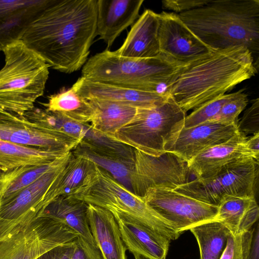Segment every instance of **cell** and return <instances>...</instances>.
<instances>
[{
	"mask_svg": "<svg viewBox=\"0 0 259 259\" xmlns=\"http://www.w3.org/2000/svg\"><path fill=\"white\" fill-rule=\"evenodd\" d=\"M195 237L200 250V259H220L231 232L223 223L212 220L190 229Z\"/></svg>",
	"mask_w": 259,
	"mask_h": 259,
	"instance_id": "cell-29",
	"label": "cell"
},
{
	"mask_svg": "<svg viewBox=\"0 0 259 259\" xmlns=\"http://www.w3.org/2000/svg\"><path fill=\"white\" fill-rule=\"evenodd\" d=\"M72 152L74 155L85 158L104 169L132 191V178L135 160L97 152L79 144Z\"/></svg>",
	"mask_w": 259,
	"mask_h": 259,
	"instance_id": "cell-30",
	"label": "cell"
},
{
	"mask_svg": "<svg viewBox=\"0 0 259 259\" xmlns=\"http://www.w3.org/2000/svg\"><path fill=\"white\" fill-rule=\"evenodd\" d=\"M114 218L124 244L135 259L166 258L169 239L132 220Z\"/></svg>",
	"mask_w": 259,
	"mask_h": 259,
	"instance_id": "cell-20",
	"label": "cell"
},
{
	"mask_svg": "<svg viewBox=\"0 0 259 259\" xmlns=\"http://www.w3.org/2000/svg\"><path fill=\"white\" fill-rule=\"evenodd\" d=\"M218 207L214 220L223 223L233 235L249 230L258 220L259 207L254 197L226 196Z\"/></svg>",
	"mask_w": 259,
	"mask_h": 259,
	"instance_id": "cell-25",
	"label": "cell"
},
{
	"mask_svg": "<svg viewBox=\"0 0 259 259\" xmlns=\"http://www.w3.org/2000/svg\"><path fill=\"white\" fill-rule=\"evenodd\" d=\"M75 240L57 246L35 259H70L76 247Z\"/></svg>",
	"mask_w": 259,
	"mask_h": 259,
	"instance_id": "cell-38",
	"label": "cell"
},
{
	"mask_svg": "<svg viewBox=\"0 0 259 259\" xmlns=\"http://www.w3.org/2000/svg\"><path fill=\"white\" fill-rule=\"evenodd\" d=\"M246 138L238 131L226 142L202 151L187 162L190 173L196 178L209 177L227 164L248 157L244 148Z\"/></svg>",
	"mask_w": 259,
	"mask_h": 259,
	"instance_id": "cell-23",
	"label": "cell"
},
{
	"mask_svg": "<svg viewBox=\"0 0 259 259\" xmlns=\"http://www.w3.org/2000/svg\"><path fill=\"white\" fill-rule=\"evenodd\" d=\"M243 91H238L233 98L225 103L211 121L237 125L238 116L248 103L247 95L243 93Z\"/></svg>",
	"mask_w": 259,
	"mask_h": 259,
	"instance_id": "cell-34",
	"label": "cell"
},
{
	"mask_svg": "<svg viewBox=\"0 0 259 259\" xmlns=\"http://www.w3.org/2000/svg\"><path fill=\"white\" fill-rule=\"evenodd\" d=\"M158 14L146 9L133 24L120 48V56L135 59L154 57L160 53L158 38Z\"/></svg>",
	"mask_w": 259,
	"mask_h": 259,
	"instance_id": "cell-21",
	"label": "cell"
},
{
	"mask_svg": "<svg viewBox=\"0 0 259 259\" xmlns=\"http://www.w3.org/2000/svg\"><path fill=\"white\" fill-rule=\"evenodd\" d=\"M190 174L188 163L174 153L153 156L135 150L132 191L143 197L149 188L174 190L189 182Z\"/></svg>",
	"mask_w": 259,
	"mask_h": 259,
	"instance_id": "cell-12",
	"label": "cell"
},
{
	"mask_svg": "<svg viewBox=\"0 0 259 259\" xmlns=\"http://www.w3.org/2000/svg\"><path fill=\"white\" fill-rule=\"evenodd\" d=\"M143 198L180 235L198 225L214 220L218 213V206L174 190L149 188Z\"/></svg>",
	"mask_w": 259,
	"mask_h": 259,
	"instance_id": "cell-11",
	"label": "cell"
},
{
	"mask_svg": "<svg viewBox=\"0 0 259 259\" xmlns=\"http://www.w3.org/2000/svg\"><path fill=\"white\" fill-rule=\"evenodd\" d=\"M93 164L90 160L72 153L52 188L54 200L61 196L72 194L81 184Z\"/></svg>",
	"mask_w": 259,
	"mask_h": 259,
	"instance_id": "cell-32",
	"label": "cell"
},
{
	"mask_svg": "<svg viewBox=\"0 0 259 259\" xmlns=\"http://www.w3.org/2000/svg\"><path fill=\"white\" fill-rule=\"evenodd\" d=\"M69 196L107 209L114 217L140 223L170 241L180 236L142 197L124 187L95 163L80 186Z\"/></svg>",
	"mask_w": 259,
	"mask_h": 259,
	"instance_id": "cell-5",
	"label": "cell"
},
{
	"mask_svg": "<svg viewBox=\"0 0 259 259\" xmlns=\"http://www.w3.org/2000/svg\"><path fill=\"white\" fill-rule=\"evenodd\" d=\"M71 151L49 150L19 145L0 140V166L12 168L49 163Z\"/></svg>",
	"mask_w": 259,
	"mask_h": 259,
	"instance_id": "cell-28",
	"label": "cell"
},
{
	"mask_svg": "<svg viewBox=\"0 0 259 259\" xmlns=\"http://www.w3.org/2000/svg\"><path fill=\"white\" fill-rule=\"evenodd\" d=\"M97 0H54L21 40L54 69L71 73L88 60L97 36Z\"/></svg>",
	"mask_w": 259,
	"mask_h": 259,
	"instance_id": "cell-1",
	"label": "cell"
},
{
	"mask_svg": "<svg viewBox=\"0 0 259 259\" xmlns=\"http://www.w3.org/2000/svg\"><path fill=\"white\" fill-rule=\"evenodd\" d=\"M242 259H259V226L258 221L241 236Z\"/></svg>",
	"mask_w": 259,
	"mask_h": 259,
	"instance_id": "cell-35",
	"label": "cell"
},
{
	"mask_svg": "<svg viewBox=\"0 0 259 259\" xmlns=\"http://www.w3.org/2000/svg\"><path fill=\"white\" fill-rule=\"evenodd\" d=\"M178 14L212 50L242 46L252 55L258 53V0H209Z\"/></svg>",
	"mask_w": 259,
	"mask_h": 259,
	"instance_id": "cell-3",
	"label": "cell"
},
{
	"mask_svg": "<svg viewBox=\"0 0 259 259\" xmlns=\"http://www.w3.org/2000/svg\"><path fill=\"white\" fill-rule=\"evenodd\" d=\"M257 72L252 54L244 47L210 50L184 63L167 94L187 112L225 95Z\"/></svg>",
	"mask_w": 259,
	"mask_h": 259,
	"instance_id": "cell-2",
	"label": "cell"
},
{
	"mask_svg": "<svg viewBox=\"0 0 259 259\" xmlns=\"http://www.w3.org/2000/svg\"><path fill=\"white\" fill-rule=\"evenodd\" d=\"M42 104L48 111L61 113L78 121L89 123L92 109L89 102L72 87L63 88L49 96L48 102Z\"/></svg>",
	"mask_w": 259,
	"mask_h": 259,
	"instance_id": "cell-31",
	"label": "cell"
},
{
	"mask_svg": "<svg viewBox=\"0 0 259 259\" xmlns=\"http://www.w3.org/2000/svg\"><path fill=\"white\" fill-rule=\"evenodd\" d=\"M92 109L89 123L101 134L109 137L128 122L138 108L106 100H87Z\"/></svg>",
	"mask_w": 259,
	"mask_h": 259,
	"instance_id": "cell-26",
	"label": "cell"
},
{
	"mask_svg": "<svg viewBox=\"0 0 259 259\" xmlns=\"http://www.w3.org/2000/svg\"><path fill=\"white\" fill-rule=\"evenodd\" d=\"M241 234L229 235L226 247L220 259H242Z\"/></svg>",
	"mask_w": 259,
	"mask_h": 259,
	"instance_id": "cell-39",
	"label": "cell"
},
{
	"mask_svg": "<svg viewBox=\"0 0 259 259\" xmlns=\"http://www.w3.org/2000/svg\"><path fill=\"white\" fill-rule=\"evenodd\" d=\"M237 93L225 94L194 109L189 115L186 116L184 127H190L211 121L219 113L224 104L233 98Z\"/></svg>",
	"mask_w": 259,
	"mask_h": 259,
	"instance_id": "cell-33",
	"label": "cell"
},
{
	"mask_svg": "<svg viewBox=\"0 0 259 259\" xmlns=\"http://www.w3.org/2000/svg\"><path fill=\"white\" fill-rule=\"evenodd\" d=\"M259 100H254L250 106L244 112L241 120L238 121L237 128L239 132L245 136L259 133Z\"/></svg>",
	"mask_w": 259,
	"mask_h": 259,
	"instance_id": "cell-36",
	"label": "cell"
},
{
	"mask_svg": "<svg viewBox=\"0 0 259 259\" xmlns=\"http://www.w3.org/2000/svg\"><path fill=\"white\" fill-rule=\"evenodd\" d=\"M238 132L237 125L217 121L184 127L168 152L176 154L188 162L205 149L229 140Z\"/></svg>",
	"mask_w": 259,
	"mask_h": 259,
	"instance_id": "cell-18",
	"label": "cell"
},
{
	"mask_svg": "<svg viewBox=\"0 0 259 259\" xmlns=\"http://www.w3.org/2000/svg\"><path fill=\"white\" fill-rule=\"evenodd\" d=\"M185 112L169 96L163 103L138 108L134 117L108 138L145 154L168 152L184 127Z\"/></svg>",
	"mask_w": 259,
	"mask_h": 259,
	"instance_id": "cell-7",
	"label": "cell"
},
{
	"mask_svg": "<svg viewBox=\"0 0 259 259\" xmlns=\"http://www.w3.org/2000/svg\"><path fill=\"white\" fill-rule=\"evenodd\" d=\"M54 0H0V52L21 40L34 20Z\"/></svg>",
	"mask_w": 259,
	"mask_h": 259,
	"instance_id": "cell-16",
	"label": "cell"
},
{
	"mask_svg": "<svg viewBox=\"0 0 259 259\" xmlns=\"http://www.w3.org/2000/svg\"><path fill=\"white\" fill-rule=\"evenodd\" d=\"M0 70V111L20 116L34 107L44 93L49 66L21 40L4 51Z\"/></svg>",
	"mask_w": 259,
	"mask_h": 259,
	"instance_id": "cell-6",
	"label": "cell"
},
{
	"mask_svg": "<svg viewBox=\"0 0 259 259\" xmlns=\"http://www.w3.org/2000/svg\"><path fill=\"white\" fill-rule=\"evenodd\" d=\"M143 0H97V35L112 46L116 38L139 17Z\"/></svg>",
	"mask_w": 259,
	"mask_h": 259,
	"instance_id": "cell-19",
	"label": "cell"
},
{
	"mask_svg": "<svg viewBox=\"0 0 259 259\" xmlns=\"http://www.w3.org/2000/svg\"><path fill=\"white\" fill-rule=\"evenodd\" d=\"M77 237L75 232L61 222L40 216L22 230L0 240V259H35Z\"/></svg>",
	"mask_w": 259,
	"mask_h": 259,
	"instance_id": "cell-10",
	"label": "cell"
},
{
	"mask_svg": "<svg viewBox=\"0 0 259 259\" xmlns=\"http://www.w3.org/2000/svg\"><path fill=\"white\" fill-rule=\"evenodd\" d=\"M66 163L52 169L0 204V240L22 230L39 217L54 201L51 190Z\"/></svg>",
	"mask_w": 259,
	"mask_h": 259,
	"instance_id": "cell-9",
	"label": "cell"
},
{
	"mask_svg": "<svg viewBox=\"0 0 259 259\" xmlns=\"http://www.w3.org/2000/svg\"><path fill=\"white\" fill-rule=\"evenodd\" d=\"M259 133L246 138L244 142V148L247 155L256 161L259 160Z\"/></svg>",
	"mask_w": 259,
	"mask_h": 259,
	"instance_id": "cell-40",
	"label": "cell"
},
{
	"mask_svg": "<svg viewBox=\"0 0 259 259\" xmlns=\"http://www.w3.org/2000/svg\"><path fill=\"white\" fill-rule=\"evenodd\" d=\"M72 151L42 165L12 168L0 166V204L18 194L52 169L66 163Z\"/></svg>",
	"mask_w": 259,
	"mask_h": 259,
	"instance_id": "cell-24",
	"label": "cell"
},
{
	"mask_svg": "<svg viewBox=\"0 0 259 259\" xmlns=\"http://www.w3.org/2000/svg\"><path fill=\"white\" fill-rule=\"evenodd\" d=\"M0 140L44 149L71 151L80 143L57 135L24 116L1 111Z\"/></svg>",
	"mask_w": 259,
	"mask_h": 259,
	"instance_id": "cell-13",
	"label": "cell"
},
{
	"mask_svg": "<svg viewBox=\"0 0 259 259\" xmlns=\"http://www.w3.org/2000/svg\"><path fill=\"white\" fill-rule=\"evenodd\" d=\"M209 1L207 0H164L161 3L164 9L179 14L202 6Z\"/></svg>",
	"mask_w": 259,
	"mask_h": 259,
	"instance_id": "cell-37",
	"label": "cell"
},
{
	"mask_svg": "<svg viewBox=\"0 0 259 259\" xmlns=\"http://www.w3.org/2000/svg\"><path fill=\"white\" fill-rule=\"evenodd\" d=\"M76 240V239H75ZM76 247L70 259H90L88 254L76 241Z\"/></svg>",
	"mask_w": 259,
	"mask_h": 259,
	"instance_id": "cell-41",
	"label": "cell"
},
{
	"mask_svg": "<svg viewBox=\"0 0 259 259\" xmlns=\"http://www.w3.org/2000/svg\"><path fill=\"white\" fill-rule=\"evenodd\" d=\"M258 161L249 157L236 159L207 178H196L174 190L218 206L226 196L255 197Z\"/></svg>",
	"mask_w": 259,
	"mask_h": 259,
	"instance_id": "cell-8",
	"label": "cell"
},
{
	"mask_svg": "<svg viewBox=\"0 0 259 259\" xmlns=\"http://www.w3.org/2000/svg\"><path fill=\"white\" fill-rule=\"evenodd\" d=\"M184 63L161 53L152 58L135 59L121 56L107 48L88 59L81 76L168 95L167 88Z\"/></svg>",
	"mask_w": 259,
	"mask_h": 259,
	"instance_id": "cell-4",
	"label": "cell"
},
{
	"mask_svg": "<svg viewBox=\"0 0 259 259\" xmlns=\"http://www.w3.org/2000/svg\"><path fill=\"white\" fill-rule=\"evenodd\" d=\"M88 204L89 224L102 258L126 259L127 249L114 215L103 208Z\"/></svg>",
	"mask_w": 259,
	"mask_h": 259,
	"instance_id": "cell-22",
	"label": "cell"
},
{
	"mask_svg": "<svg viewBox=\"0 0 259 259\" xmlns=\"http://www.w3.org/2000/svg\"><path fill=\"white\" fill-rule=\"evenodd\" d=\"M24 116L57 135L80 143L88 136L92 128L89 123L78 121L61 113L35 107Z\"/></svg>",
	"mask_w": 259,
	"mask_h": 259,
	"instance_id": "cell-27",
	"label": "cell"
},
{
	"mask_svg": "<svg viewBox=\"0 0 259 259\" xmlns=\"http://www.w3.org/2000/svg\"><path fill=\"white\" fill-rule=\"evenodd\" d=\"M158 38L160 53L186 62L212 50L205 45L174 12L158 14Z\"/></svg>",
	"mask_w": 259,
	"mask_h": 259,
	"instance_id": "cell-14",
	"label": "cell"
},
{
	"mask_svg": "<svg viewBox=\"0 0 259 259\" xmlns=\"http://www.w3.org/2000/svg\"><path fill=\"white\" fill-rule=\"evenodd\" d=\"M88 205L70 196H61L52 201L40 216L59 221L75 232L78 235L76 243L83 248L90 259H103L89 224Z\"/></svg>",
	"mask_w": 259,
	"mask_h": 259,
	"instance_id": "cell-15",
	"label": "cell"
},
{
	"mask_svg": "<svg viewBox=\"0 0 259 259\" xmlns=\"http://www.w3.org/2000/svg\"><path fill=\"white\" fill-rule=\"evenodd\" d=\"M72 88L86 100L97 99L120 103L138 108H147L164 102L168 95L95 81L81 76Z\"/></svg>",
	"mask_w": 259,
	"mask_h": 259,
	"instance_id": "cell-17",
	"label": "cell"
}]
</instances>
